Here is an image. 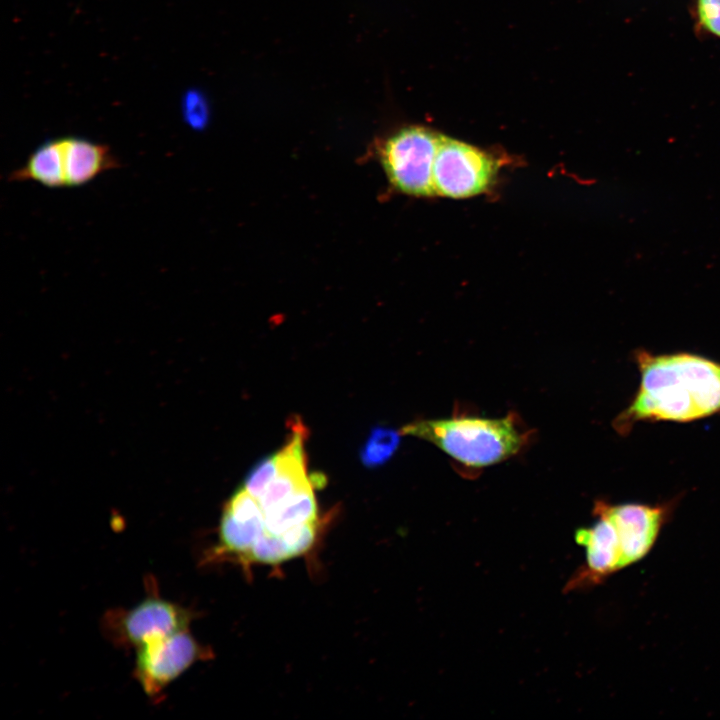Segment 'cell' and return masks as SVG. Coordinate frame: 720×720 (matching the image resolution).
<instances>
[{
    "instance_id": "cell-1",
    "label": "cell",
    "mask_w": 720,
    "mask_h": 720,
    "mask_svg": "<svg viewBox=\"0 0 720 720\" xmlns=\"http://www.w3.org/2000/svg\"><path fill=\"white\" fill-rule=\"evenodd\" d=\"M640 385L616 428L638 421L688 422L720 411V363L700 355L639 351Z\"/></svg>"
},
{
    "instance_id": "cell-2",
    "label": "cell",
    "mask_w": 720,
    "mask_h": 720,
    "mask_svg": "<svg viewBox=\"0 0 720 720\" xmlns=\"http://www.w3.org/2000/svg\"><path fill=\"white\" fill-rule=\"evenodd\" d=\"M673 511V503H595L596 520L575 532L585 550V563L566 585L568 592L603 583L644 559L653 549Z\"/></svg>"
},
{
    "instance_id": "cell-3",
    "label": "cell",
    "mask_w": 720,
    "mask_h": 720,
    "mask_svg": "<svg viewBox=\"0 0 720 720\" xmlns=\"http://www.w3.org/2000/svg\"><path fill=\"white\" fill-rule=\"evenodd\" d=\"M401 434L429 441L458 462L475 468L510 458L526 441L512 415L421 420L404 426Z\"/></svg>"
},
{
    "instance_id": "cell-4",
    "label": "cell",
    "mask_w": 720,
    "mask_h": 720,
    "mask_svg": "<svg viewBox=\"0 0 720 720\" xmlns=\"http://www.w3.org/2000/svg\"><path fill=\"white\" fill-rule=\"evenodd\" d=\"M439 138L429 128L410 126L386 140L381 161L396 189L418 197L435 195L432 174Z\"/></svg>"
},
{
    "instance_id": "cell-5",
    "label": "cell",
    "mask_w": 720,
    "mask_h": 720,
    "mask_svg": "<svg viewBox=\"0 0 720 720\" xmlns=\"http://www.w3.org/2000/svg\"><path fill=\"white\" fill-rule=\"evenodd\" d=\"M193 612L149 594L128 609H113L103 618L105 636L118 646L137 649L157 638L188 629Z\"/></svg>"
},
{
    "instance_id": "cell-6",
    "label": "cell",
    "mask_w": 720,
    "mask_h": 720,
    "mask_svg": "<svg viewBox=\"0 0 720 720\" xmlns=\"http://www.w3.org/2000/svg\"><path fill=\"white\" fill-rule=\"evenodd\" d=\"M498 167L485 151L440 134L432 174L434 193L453 199L478 195L493 183Z\"/></svg>"
},
{
    "instance_id": "cell-7",
    "label": "cell",
    "mask_w": 720,
    "mask_h": 720,
    "mask_svg": "<svg viewBox=\"0 0 720 720\" xmlns=\"http://www.w3.org/2000/svg\"><path fill=\"white\" fill-rule=\"evenodd\" d=\"M135 651L134 676L150 698L161 696L193 664L211 656L188 629L152 640Z\"/></svg>"
},
{
    "instance_id": "cell-8",
    "label": "cell",
    "mask_w": 720,
    "mask_h": 720,
    "mask_svg": "<svg viewBox=\"0 0 720 720\" xmlns=\"http://www.w3.org/2000/svg\"><path fill=\"white\" fill-rule=\"evenodd\" d=\"M66 187L87 184L120 163L109 147L80 137H62Z\"/></svg>"
},
{
    "instance_id": "cell-9",
    "label": "cell",
    "mask_w": 720,
    "mask_h": 720,
    "mask_svg": "<svg viewBox=\"0 0 720 720\" xmlns=\"http://www.w3.org/2000/svg\"><path fill=\"white\" fill-rule=\"evenodd\" d=\"M8 180H30L48 188L66 187L61 138L40 145L30 154L23 166L9 174Z\"/></svg>"
},
{
    "instance_id": "cell-10",
    "label": "cell",
    "mask_w": 720,
    "mask_h": 720,
    "mask_svg": "<svg viewBox=\"0 0 720 720\" xmlns=\"http://www.w3.org/2000/svg\"><path fill=\"white\" fill-rule=\"evenodd\" d=\"M400 444V432L384 426H376L371 431L360 450L361 463L375 468L386 463Z\"/></svg>"
},
{
    "instance_id": "cell-11",
    "label": "cell",
    "mask_w": 720,
    "mask_h": 720,
    "mask_svg": "<svg viewBox=\"0 0 720 720\" xmlns=\"http://www.w3.org/2000/svg\"><path fill=\"white\" fill-rule=\"evenodd\" d=\"M278 472L277 453L259 461L248 473L243 488L253 497H259Z\"/></svg>"
},
{
    "instance_id": "cell-12",
    "label": "cell",
    "mask_w": 720,
    "mask_h": 720,
    "mask_svg": "<svg viewBox=\"0 0 720 720\" xmlns=\"http://www.w3.org/2000/svg\"><path fill=\"white\" fill-rule=\"evenodd\" d=\"M696 29L720 37V0L696 1Z\"/></svg>"
}]
</instances>
